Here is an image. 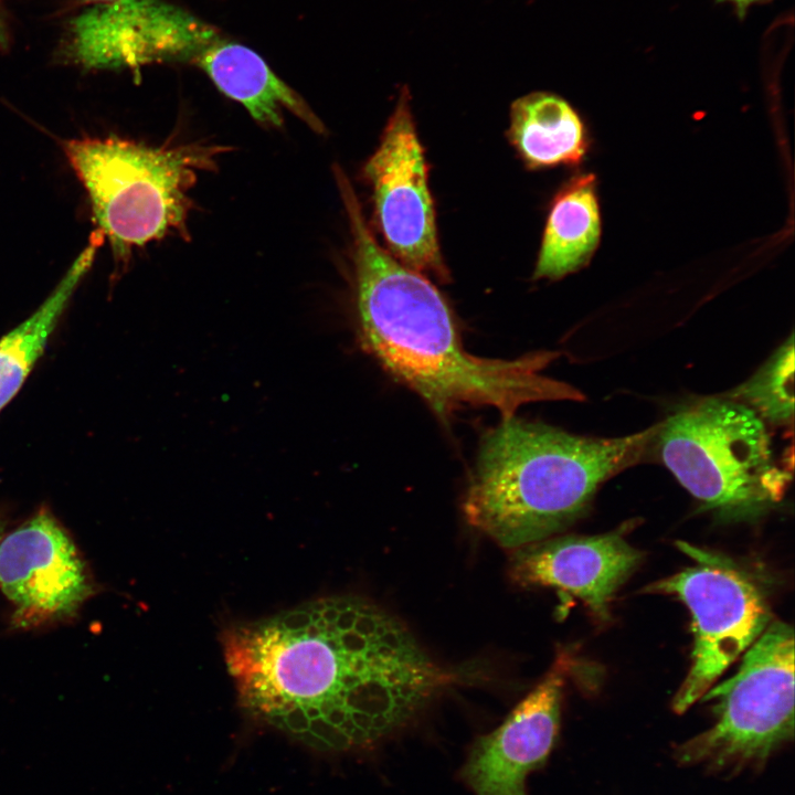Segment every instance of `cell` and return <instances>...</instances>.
Masks as SVG:
<instances>
[{"instance_id": "obj_1", "label": "cell", "mask_w": 795, "mask_h": 795, "mask_svg": "<svg viewBox=\"0 0 795 795\" xmlns=\"http://www.w3.org/2000/svg\"><path fill=\"white\" fill-rule=\"evenodd\" d=\"M222 645L245 713L316 751L377 742L449 680L396 616L358 595L232 625Z\"/></svg>"}, {"instance_id": "obj_2", "label": "cell", "mask_w": 795, "mask_h": 795, "mask_svg": "<svg viewBox=\"0 0 795 795\" xmlns=\"http://www.w3.org/2000/svg\"><path fill=\"white\" fill-rule=\"evenodd\" d=\"M336 177L352 234L359 338L391 375L442 420L465 406H489L508 418L529 403L584 399L575 388L542 373L556 352L516 359L468 352L438 289L378 244L347 177L342 171Z\"/></svg>"}, {"instance_id": "obj_3", "label": "cell", "mask_w": 795, "mask_h": 795, "mask_svg": "<svg viewBox=\"0 0 795 795\" xmlns=\"http://www.w3.org/2000/svg\"><path fill=\"white\" fill-rule=\"evenodd\" d=\"M659 427L610 438L502 418L481 441L465 519L512 551L552 538L583 516L603 483L645 456Z\"/></svg>"}, {"instance_id": "obj_4", "label": "cell", "mask_w": 795, "mask_h": 795, "mask_svg": "<svg viewBox=\"0 0 795 795\" xmlns=\"http://www.w3.org/2000/svg\"><path fill=\"white\" fill-rule=\"evenodd\" d=\"M64 151L87 190L95 221L116 256L187 233L198 177L229 150L190 142L149 147L118 137L72 139Z\"/></svg>"}, {"instance_id": "obj_5", "label": "cell", "mask_w": 795, "mask_h": 795, "mask_svg": "<svg viewBox=\"0 0 795 795\" xmlns=\"http://www.w3.org/2000/svg\"><path fill=\"white\" fill-rule=\"evenodd\" d=\"M655 442L676 479L723 522L759 519L792 478L775 459L766 424L729 398L680 409L660 423Z\"/></svg>"}, {"instance_id": "obj_6", "label": "cell", "mask_w": 795, "mask_h": 795, "mask_svg": "<svg viewBox=\"0 0 795 795\" xmlns=\"http://www.w3.org/2000/svg\"><path fill=\"white\" fill-rule=\"evenodd\" d=\"M714 723L681 744L680 764L716 771L760 767L794 734V630L773 622L744 653L738 671L711 687Z\"/></svg>"}, {"instance_id": "obj_7", "label": "cell", "mask_w": 795, "mask_h": 795, "mask_svg": "<svg viewBox=\"0 0 795 795\" xmlns=\"http://www.w3.org/2000/svg\"><path fill=\"white\" fill-rule=\"evenodd\" d=\"M678 547L695 564L647 590L675 595L691 614V665L671 704L680 714L762 635L771 611L761 587L732 560L682 541Z\"/></svg>"}, {"instance_id": "obj_8", "label": "cell", "mask_w": 795, "mask_h": 795, "mask_svg": "<svg viewBox=\"0 0 795 795\" xmlns=\"http://www.w3.org/2000/svg\"><path fill=\"white\" fill-rule=\"evenodd\" d=\"M221 33L165 0L95 3L67 24L63 62L85 70H121L160 62H194Z\"/></svg>"}, {"instance_id": "obj_9", "label": "cell", "mask_w": 795, "mask_h": 795, "mask_svg": "<svg viewBox=\"0 0 795 795\" xmlns=\"http://www.w3.org/2000/svg\"><path fill=\"white\" fill-rule=\"evenodd\" d=\"M379 227L393 257L409 268L449 282L437 241L424 150L407 89H403L375 152L363 168Z\"/></svg>"}, {"instance_id": "obj_10", "label": "cell", "mask_w": 795, "mask_h": 795, "mask_svg": "<svg viewBox=\"0 0 795 795\" xmlns=\"http://www.w3.org/2000/svg\"><path fill=\"white\" fill-rule=\"evenodd\" d=\"M0 590L24 626L72 617L95 593L76 544L42 509L0 540Z\"/></svg>"}, {"instance_id": "obj_11", "label": "cell", "mask_w": 795, "mask_h": 795, "mask_svg": "<svg viewBox=\"0 0 795 795\" xmlns=\"http://www.w3.org/2000/svg\"><path fill=\"white\" fill-rule=\"evenodd\" d=\"M559 659L542 681L492 732L476 740L462 776L475 795H527L526 777L554 746L564 674Z\"/></svg>"}, {"instance_id": "obj_12", "label": "cell", "mask_w": 795, "mask_h": 795, "mask_svg": "<svg viewBox=\"0 0 795 795\" xmlns=\"http://www.w3.org/2000/svg\"><path fill=\"white\" fill-rule=\"evenodd\" d=\"M643 555L622 531L548 538L512 551L509 575L521 586H549L580 598L600 619Z\"/></svg>"}, {"instance_id": "obj_13", "label": "cell", "mask_w": 795, "mask_h": 795, "mask_svg": "<svg viewBox=\"0 0 795 795\" xmlns=\"http://www.w3.org/2000/svg\"><path fill=\"white\" fill-rule=\"evenodd\" d=\"M193 63L224 95L240 103L257 124L279 128L288 112L314 131L325 132L322 121L304 98L252 49L221 36Z\"/></svg>"}, {"instance_id": "obj_14", "label": "cell", "mask_w": 795, "mask_h": 795, "mask_svg": "<svg viewBox=\"0 0 795 795\" xmlns=\"http://www.w3.org/2000/svg\"><path fill=\"white\" fill-rule=\"evenodd\" d=\"M601 219L593 174L571 179L548 216L534 278L559 279L586 265L600 242Z\"/></svg>"}, {"instance_id": "obj_15", "label": "cell", "mask_w": 795, "mask_h": 795, "mask_svg": "<svg viewBox=\"0 0 795 795\" xmlns=\"http://www.w3.org/2000/svg\"><path fill=\"white\" fill-rule=\"evenodd\" d=\"M509 137L529 168L577 165L587 151L584 124L562 97L537 92L511 106Z\"/></svg>"}, {"instance_id": "obj_16", "label": "cell", "mask_w": 795, "mask_h": 795, "mask_svg": "<svg viewBox=\"0 0 795 795\" xmlns=\"http://www.w3.org/2000/svg\"><path fill=\"white\" fill-rule=\"evenodd\" d=\"M102 244L100 235L92 233L87 246L51 295L31 316L0 338V411L19 392L42 356L70 298Z\"/></svg>"}, {"instance_id": "obj_17", "label": "cell", "mask_w": 795, "mask_h": 795, "mask_svg": "<svg viewBox=\"0 0 795 795\" xmlns=\"http://www.w3.org/2000/svg\"><path fill=\"white\" fill-rule=\"evenodd\" d=\"M728 398L751 409L765 424L787 425L794 416L793 333L762 368Z\"/></svg>"}, {"instance_id": "obj_18", "label": "cell", "mask_w": 795, "mask_h": 795, "mask_svg": "<svg viewBox=\"0 0 795 795\" xmlns=\"http://www.w3.org/2000/svg\"><path fill=\"white\" fill-rule=\"evenodd\" d=\"M718 2H730L734 6L735 11L740 18H744L748 8L754 3L767 1V0H717Z\"/></svg>"}, {"instance_id": "obj_19", "label": "cell", "mask_w": 795, "mask_h": 795, "mask_svg": "<svg viewBox=\"0 0 795 795\" xmlns=\"http://www.w3.org/2000/svg\"><path fill=\"white\" fill-rule=\"evenodd\" d=\"M7 44H8V33H7V28H6V23H4L1 0H0V51L6 49Z\"/></svg>"}, {"instance_id": "obj_20", "label": "cell", "mask_w": 795, "mask_h": 795, "mask_svg": "<svg viewBox=\"0 0 795 795\" xmlns=\"http://www.w3.org/2000/svg\"><path fill=\"white\" fill-rule=\"evenodd\" d=\"M77 1L100 3V2H108L112 0H77Z\"/></svg>"}, {"instance_id": "obj_21", "label": "cell", "mask_w": 795, "mask_h": 795, "mask_svg": "<svg viewBox=\"0 0 795 795\" xmlns=\"http://www.w3.org/2000/svg\"><path fill=\"white\" fill-rule=\"evenodd\" d=\"M3 530H4V524H3V520H2L1 517H0V540H1L2 537H3Z\"/></svg>"}]
</instances>
